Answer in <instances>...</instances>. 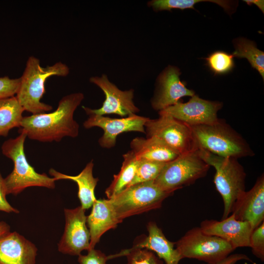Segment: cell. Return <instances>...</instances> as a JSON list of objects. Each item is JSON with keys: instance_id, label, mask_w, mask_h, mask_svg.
Here are the masks:
<instances>
[{"instance_id": "1", "label": "cell", "mask_w": 264, "mask_h": 264, "mask_svg": "<svg viewBox=\"0 0 264 264\" xmlns=\"http://www.w3.org/2000/svg\"><path fill=\"white\" fill-rule=\"evenodd\" d=\"M84 98L82 92L64 96L55 111L23 117L21 130L30 139L41 142H58L66 136L76 137L79 126L73 115Z\"/></svg>"}, {"instance_id": "2", "label": "cell", "mask_w": 264, "mask_h": 264, "mask_svg": "<svg viewBox=\"0 0 264 264\" xmlns=\"http://www.w3.org/2000/svg\"><path fill=\"white\" fill-rule=\"evenodd\" d=\"M69 72L67 66L61 62L42 67L40 60L34 56L28 58L16 97L24 110L33 114L52 110V107L41 102L45 92L46 80L53 75L65 77Z\"/></svg>"}, {"instance_id": "3", "label": "cell", "mask_w": 264, "mask_h": 264, "mask_svg": "<svg viewBox=\"0 0 264 264\" xmlns=\"http://www.w3.org/2000/svg\"><path fill=\"white\" fill-rule=\"evenodd\" d=\"M198 149L216 155L237 159L254 153L246 140L224 121L189 126Z\"/></svg>"}, {"instance_id": "4", "label": "cell", "mask_w": 264, "mask_h": 264, "mask_svg": "<svg viewBox=\"0 0 264 264\" xmlns=\"http://www.w3.org/2000/svg\"><path fill=\"white\" fill-rule=\"evenodd\" d=\"M20 134L2 144V153L14 163L12 172L4 178L7 195H17L25 188L32 186L54 189L55 179L45 174L36 172L28 162L24 151V143L27 137L21 129Z\"/></svg>"}, {"instance_id": "5", "label": "cell", "mask_w": 264, "mask_h": 264, "mask_svg": "<svg viewBox=\"0 0 264 264\" xmlns=\"http://www.w3.org/2000/svg\"><path fill=\"white\" fill-rule=\"evenodd\" d=\"M198 152L207 164L215 169L214 182L223 201L222 219H224L231 214L238 197L245 191L246 173L237 159L221 157L199 148Z\"/></svg>"}, {"instance_id": "6", "label": "cell", "mask_w": 264, "mask_h": 264, "mask_svg": "<svg viewBox=\"0 0 264 264\" xmlns=\"http://www.w3.org/2000/svg\"><path fill=\"white\" fill-rule=\"evenodd\" d=\"M173 194L161 189L154 180L129 186L109 200L121 222L127 217L160 208Z\"/></svg>"}, {"instance_id": "7", "label": "cell", "mask_w": 264, "mask_h": 264, "mask_svg": "<svg viewBox=\"0 0 264 264\" xmlns=\"http://www.w3.org/2000/svg\"><path fill=\"white\" fill-rule=\"evenodd\" d=\"M210 167L198 150L181 154L165 164L154 182L162 190L173 193L205 176Z\"/></svg>"}, {"instance_id": "8", "label": "cell", "mask_w": 264, "mask_h": 264, "mask_svg": "<svg viewBox=\"0 0 264 264\" xmlns=\"http://www.w3.org/2000/svg\"><path fill=\"white\" fill-rule=\"evenodd\" d=\"M175 245L182 259H195L205 263L221 260L235 250L224 240L205 234L200 227L188 230Z\"/></svg>"}, {"instance_id": "9", "label": "cell", "mask_w": 264, "mask_h": 264, "mask_svg": "<svg viewBox=\"0 0 264 264\" xmlns=\"http://www.w3.org/2000/svg\"><path fill=\"white\" fill-rule=\"evenodd\" d=\"M159 115L145 123L147 137H156L180 154L198 149L189 126L162 111Z\"/></svg>"}, {"instance_id": "10", "label": "cell", "mask_w": 264, "mask_h": 264, "mask_svg": "<svg viewBox=\"0 0 264 264\" xmlns=\"http://www.w3.org/2000/svg\"><path fill=\"white\" fill-rule=\"evenodd\" d=\"M91 83L98 86L104 92L105 99L102 106L97 109L83 107L87 114L92 113L99 115L115 114L121 117L136 114L139 111L133 101L134 90H121L111 83L108 76L103 74L100 76H92L89 78Z\"/></svg>"}, {"instance_id": "11", "label": "cell", "mask_w": 264, "mask_h": 264, "mask_svg": "<svg viewBox=\"0 0 264 264\" xmlns=\"http://www.w3.org/2000/svg\"><path fill=\"white\" fill-rule=\"evenodd\" d=\"M86 210L81 206L65 209L66 220L64 232L58 243L60 252L70 255H80L90 248V236L87 226Z\"/></svg>"}, {"instance_id": "12", "label": "cell", "mask_w": 264, "mask_h": 264, "mask_svg": "<svg viewBox=\"0 0 264 264\" xmlns=\"http://www.w3.org/2000/svg\"><path fill=\"white\" fill-rule=\"evenodd\" d=\"M83 126L86 129L97 127L104 131L103 135L98 140L100 146L110 149L115 146L117 137L121 133L129 132H137L145 133V124L150 119L137 114L130 115L122 118H112L103 115L92 113Z\"/></svg>"}, {"instance_id": "13", "label": "cell", "mask_w": 264, "mask_h": 264, "mask_svg": "<svg viewBox=\"0 0 264 264\" xmlns=\"http://www.w3.org/2000/svg\"><path fill=\"white\" fill-rule=\"evenodd\" d=\"M222 106L220 102L204 100L195 94L187 102H179L159 111L189 126L208 125L218 121L217 113Z\"/></svg>"}, {"instance_id": "14", "label": "cell", "mask_w": 264, "mask_h": 264, "mask_svg": "<svg viewBox=\"0 0 264 264\" xmlns=\"http://www.w3.org/2000/svg\"><path fill=\"white\" fill-rule=\"evenodd\" d=\"M179 69L169 66L159 74L157 79V87L151 100L153 108L162 110L179 102L183 97L193 96L195 92L187 88L180 79Z\"/></svg>"}, {"instance_id": "15", "label": "cell", "mask_w": 264, "mask_h": 264, "mask_svg": "<svg viewBox=\"0 0 264 264\" xmlns=\"http://www.w3.org/2000/svg\"><path fill=\"white\" fill-rule=\"evenodd\" d=\"M235 218L246 221L254 230L264 220V176L258 177L253 187L242 192L235 202L231 210Z\"/></svg>"}, {"instance_id": "16", "label": "cell", "mask_w": 264, "mask_h": 264, "mask_svg": "<svg viewBox=\"0 0 264 264\" xmlns=\"http://www.w3.org/2000/svg\"><path fill=\"white\" fill-rule=\"evenodd\" d=\"M199 227L205 234L224 240L235 249L249 246V239L253 230L249 223L236 219L232 214L220 221L205 220Z\"/></svg>"}, {"instance_id": "17", "label": "cell", "mask_w": 264, "mask_h": 264, "mask_svg": "<svg viewBox=\"0 0 264 264\" xmlns=\"http://www.w3.org/2000/svg\"><path fill=\"white\" fill-rule=\"evenodd\" d=\"M35 245L18 232L0 236V264H35Z\"/></svg>"}, {"instance_id": "18", "label": "cell", "mask_w": 264, "mask_h": 264, "mask_svg": "<svg viewBox=\"0 0 264 264\" xmlns=\"http://www.w3.org/2000/svg\"><path fill=\"white\" fill-rule=\"evenodd\" d=\"M92 206L91 211L87 218L90 236V249L94 248L101 237L106 231L116 228L117 224L121 223L109 199H96Z\"/></svg>"}, {"instance_id": "19", "label": "cell", "mask_w": 264, "mask_h": 264, "mask_svg": "<svg viewBox=\"0 0 264 264\" xmlns=\"http://www.w3.org/2000/svg\"><path fill=\"white\" fill-rule=\"evenodd\" d=\"M147 230L148 236L135 242L131 249H146L155 253L166 264H178L182 258L175 248V242L169 241L155 222H150Z\"/></svg>"}, {"instance_id": "20", "label": "cell", "mask_w": 264, "mask_h": 264, "mask_svg": "<svg viewBox=\"0 0 264 264\" xmlns=\"http://www.w3.org/2000/svg\"><path fill=\"white\" fill-rule=\"evenodd\" d=\"M132 151L138 160L166 163L180 154L154 137H136L130 144Z\"/></svg>"}, {"instance_id": "21", "label": "cell", "mask_w": 264, "mask_h": 264, "mask_svg": "<svg viewBox=\"0 0 264 264\" xmlns=\"http://www.w3.org/2000/svg\"><path fill=\"white\" fill-rule=\"evenodd\" d=\"M93 160L88 162L80 174L75 176L63 174L51 168L49 174L55 180L69 179L75 181L78 187V197L80 201L81 206L86 210L91 207L96 200L94 190L98 181V178L94 177Z\"/></svg>"}, {"instance_id": "22", "label": "cell", "mask_w": 264, "mask_h": 264, "mask_svg": "<svg viewBox=\"0 0 264 264\" xmlns=\"http://www.w3.org/2000/svg\"><path fill=\"white\" fill-rule=\"evenodd\" d=\"M124 160L119 172L114 175L111 184L106 189L105 194L108 199L117 195L127 188L135 174L139 160L131 150L123 155Z\"/></svg>"}, {"instance_id": "23", "label": "cell", "mask_w": 264, "mask_h": 264, "mask_svg": "<svg viewBox=\"0 0 264 264\" xmlns=\"http://www.w3.org/2000/svg\"><path fill=\"white\" fill-rule=\"evenodd\" d=\"M24 111L15 96L0 99V136H6L10 130L21 127Z\"/></svg>"}, {"instance_id": "24", "label": "cell", "mask_w": 264, "mask_h": 264, "mask_svg": "<svg viewBox=\"0 0 264 264\" xmlns=\"http://www.w3.org/2000/svg\"><path fill=\"white\" fill-rule=\"evenodd\" d=\"M233 57L245 58L251 66L264 78V53L256 47L253 42L244 38H238L234 42Z\"/></svg>"}, {"instance_id": "25", "label": "cell", "mask_w": 264, "mask_h": 264, "mask_svg": "<svg viewBox=\"0 0 264 264\" xmlns=\"http://www.w3.org/2000/svg\"><path fill=\"white\" fill-rule=\"evenodd\" d=\"M201 1L216 3L223 7L227 12H229L232 9V3L230 1L220 0H152L148 1L147 5L155 11H170L173 9L183 10L187 8H192L195 9L194 5Z\"/></svg>"}, {"instance_id": "26", "label": "cell", "mask_w": 264, "mask_h": 264, "mask_svg": "<svg viewBox=\"0 0 264 264\" xmlns=\"http://www.w3.org/2000/svg\"><path fill=\"white\" fill-rule=\"evenodd\" d=\"M165 163L147 160H139L134 176L128 187L138 183L154 180Z\"/></svg>"}, {"instance_id": "27", "label": "cell", "mask_w": 264, "mask_h": 264, "mask_svg": "<svg viewBox=\"0 0 264 264\" xmlns=\"http://www.w3.org/2000/svg\"><path fill=\"white\" fill-rule=\"evenodd\" d=\"M122 256H127L128 264H163V261L154 252L146 249L125 250L108 256V258L109 260Z\"/></svg>"}, {"instance_id": "28", "label": "cell", "mask_w": 264, "mask_h": 264, "mask_svg": "<svg viewBox=\"0 0 264 264\" xmlns=\"http://www.w3.org/2000/svg\"><path fill=\"white\" fill-rule=\"evenodd\" d=\"M232 54L218 51L211 54L206 59L211 70L216 74H223L230 72L234 66Z\"/></svg>"}, {"instance_id": "29", "label": "cell", "mask_w": 264, "mask_h": 264, "mask_svg": "<svg viewBox=\"0 0 264 264\" xmlns=\"http://www.w3.org/2000/svg\"><path fill=\"white\" fill-rule=\"evenodd\" d=\"M256 257L264 260V221L254 229L250 237L249 246Z\"/></svg>"}, {"instance_id": "30", "label": "cell", "mask_w": 264, "mask_h": 264, "mask_svg": "<svg viewBox=\"0 0 264 264\" xmlns=\"http://www.w3.org/2000/svg\"><path fill=\"white\" fill-rule=\"evenodd\" d=\"M20 78L11 79L8 76L0 77V99L14 96L18 90Z\"/></svg>"}, {"instance_id": "31", "label": "cell", "mask_w": 264, "mask_h": 264, "mask_svg": "<svg viewBox=\"0 0 264 264\" xmlns=\"http://www.w3.org/2000/svg\"><path fill=\"white\" fill-rule=\"evenodd\" d=\"M78 256L80 264H107L106 262L108 260V256L94 248L88 250L86 255L80 254Z\"/></svg>"}, {"instance_id": "32", "label": "cell", "mask_w": 264, "mask_h": 264, "mask_svg": "<svg viewBox=\"0 0 264 264\" xmlns=\"http://www.w3.org/2000/svg\"><path fill=\"white\" fill-rule=\"evenodd\" d=\"M7 193L4 178L0 173V211L6 213H19L18 210L11 206L6 199Z\"/></svg>"}, {"instance_id": "33", "label": "cell", "mask_w": 264, "mask_h": 264, "mask_svg": "<svg viewBox=\"0 0 264 264\" xmlns=\"http://www.w3.org/2000/svg\"><path fill=\"white\" fill-rule=\"evenodd\" d=\"M241 260H247L252 262L251 259L243 254H234L229 255L224 259L213 263H204L202 264H235Z\"/></svg>"}, {"instance_id": "34", "label": "cell", "mask_w": 264, "mask_h": 264, "mask_svg": "<svg viewBox=\"0 0 264 264\" xmlns=\"http://www.w3.org/2000/svg\"><path fill=\"white\" fill-rule=\"evenodd\" d=\"M246 3L249 5L254 4L257 5L259 9L264 12V1L262 0H244Z\"/></svg>"}, {"instance_id": "35", "label": "cell", "mask_w": 264, "mask_h": 264, "mask_svg": "<svg viewBox=\"0 0 264 264\" xmlns=\"http://www.w3.org/2000/svg\"><path fill=\"white\" fill-rule=\"evenodd\" d=\"M10 227L5 222L3 221H0V236L10 232Z\"/></svg>"}]
</instances>
